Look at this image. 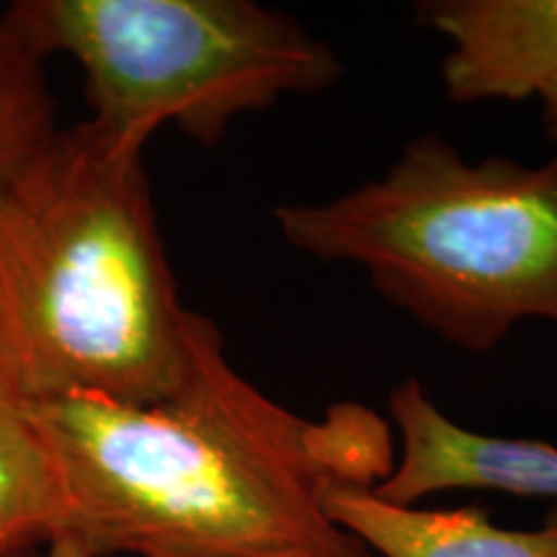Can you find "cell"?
I'll return each mask as SVG.
<instances>
[{
    "mask_svg": "<svg viewBox=\"0 0 557 557\" xmlns=\"http://www.w3.org/2000/svg\"><path fill=\"white\" fill-rule=\"evenodd\" d=\"M58 135L41 58L0 11V184Z\"/></svg>",
    "mask_w": 557,
    "mask_h": 557,
    "instance_id": "cell-9",
    "label": "cell"
},
{
    "mask_svg": "<svg viewBox=\"0 0 557 557\" xmlns=\"http://www.w3.org/2000/svg\"><path fill=\"white\" fill-rule=\"evenodd\" d=\"M41 557H96V555L86 553V549L75 545V542L60 537V540H54L45 547V555H41Z\"/></svg>",
    "mask_w": 557,
    "mask_h": 557,
    "instance_id": "cell-11",
    "label": "cell"
},
{
    "mask_svg": "<svg viewBox=\"0 0 557 557\" xmlns=\"http://www.w3.org/2000/svg\"><path fill=\"white\" fill-rule=\"evenodd\" d=\"M274 220L287 246L364 269L387 305L465 351H493L527 320L557 325V156L468 163L423 135L380 178Z\"/></svg>",
    "mask_w": 557,
    "mask_h": 557,
    "instance_id": "cell-3",
    "label": "cell"
},
{
    "mask_svg": "<svg viewBox=\"0 0 557 557\" xmlns=\"http://www.w3.org/2000/svg\"><path fill=\"white\" fill-rule=\"evenodd\" d=\"M65 527L58 465L29 400L0 369V557H29Z\"/></svg>",
    "mask_w": 557,
    "mask_h": 557,
    "instance_id": "cell-8",
    "label": "cell"
},
{
    "mask_svg": "<svg viewBox=\"0 0 557 557\" xmlns=\"http://www.w3.org/2000/svg\"><path fill=\"white\" fill-rule=\"evenodd\" d=\"M323 506L374 557H557V504L532 529L493 524L478 506L393 504L361 485L329 487Z\"/></svg>",
    "mask_w": 557,
    "mask_h": 557,
    "instance_id": "cell-7",
    "label": "cell"
},
{
    "mask_svg": "<svg viewBox=\"0 0 557 557\" xmlns=\"http://www.w3.org/2000/svg\"><path fill=\"white\" fill-rule=\"evenodd\" d=\"M5 13L39 58L75 60L86 122L129 150L163 124L212 148L238 116L344 75L331 45L253 0H21Z\"/></svg>",
    "mask_w": 557,
    "mask_h": 557,
    "instance_id": "cell-4",
    "label": "cell"
},
{
    "mask_svg": "<svg viewBox=\"0 0 557 557\" xmlns=\"http://www.w3.org/2000/svg\"><path fill=\"white\" fill-rule=\"evenodd\" d=\"M143 152L81 122L0 184V369L26 400L189 377L209 318L181 302Z\"/></svg>",
    "mask_w": 557,
    "mask_h": 557,
    "instance_id": "cell-2",
    "label": "cell"
},
{
    "mask_svg": "<svg viewBox=\"0 0 557 557\" xmlns=\"http://www.w3.org/2000/svg\"><path fill=\"white\" fill-rule=\"evenodd\" d=\"M416 11L449 41L442 81L451 101L540 99L557 78V0H429Z\"/></svg>",
    "mask_w": 557,
    "mask_h": 557,
    "instance_id": "cell-6",
    "label": "cell"
},
{
    "mask_svg": "<svg viewBox=\"0 0 557 557\" xmlns=\"http://www.w3.org/2000/svg\"><path fill=\"white\" fill-rule=\"evenodd\" d=\"M540 103H542V124H545L549 139H555L557 143V78L542 90Z\"/></svg>",
    "mask_w": 557,
    "mask_h": 557,
    "instance_id": "cell-10",
    "label": "cell"
},
{
    "mask_svg": "<svg viewBox=\"0 0 557 557\" xmlns=\"http://www.w3.org/2000/svg\"><path fill=\"white\" fill-rule=\"evenodd\" d=\"M29 408L60 472V537L90 555L374 557L323 496L380 485L393 426L364 403L310 418L269 398L230 364L212 320L169 398L73 393Z\"/></svg>",
    "mask_w": 557,
    "mask_h": 557,
    "instance_id": "cell-1",
    "label": "cell"
},
{
    "mask_svg": "<svg viewBox=\"0 0 557 557\" xmlns=\"http://www.w3.org/2000/svg\"><path fill=\"white\" fill-rule=\"evenodd\" d=\"M387 408L400 444L377 496L418 506L436 493L493 491L557 504L555 444L465 429L413 377L393 387Z\"/></svg>",
    "mask_w": 557,
    "mask_h": 557,
    "instance_id": "cell-5",
    "label": "cell"
}]
</instances>
